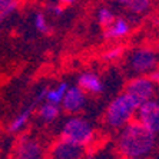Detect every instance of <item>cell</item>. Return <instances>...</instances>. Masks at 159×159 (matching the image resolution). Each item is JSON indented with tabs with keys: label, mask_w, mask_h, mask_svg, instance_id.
I'll use <instances>...</instances> for the list:
<instances>
[{
	"label": "cell",
	"mask_w": 159,
	"mask_h": 159,
	"mask_svg": "<svg viewBox=\"0 0 159 159\" xmlns=\"http://www.w3.org/2000/svg\"><path fill=\"white\" fill-rule=\"evenodd\" d=\"M96 17H98V23H99L103 29L109 26V25L116 19L115 15H113V11H112L109 7H100L99 10H98Z\"/></svg>",
	"instance_id": "cell-17"
},
{
	"label": "cell",
	"mask_w": 159,
	"mask_h": 159,
	"mask_svg": "<svg viewBox=\"0 0 159 159\" xmlns=\"http://www.w3.org/2000/svg\"><path fill=\"white\" fill-rule=\"evenodd\" d=\"M15 156L19 159H40L44 156V148L37 139L25 135L16 145Z\"/></svg>",
	"instance_id": "cell-9"
},
{
	"label": "cell",
	"mask_w": 159,
	"mask_h": 159,
	"mask_svg": "<svg viewBox=\"0 0 159 159\" xmlns=\"http://www.w3.org/2000/svg\"><path fill=\"white\" fill-rule=\"evenodd\" d=\"M139 105L141 103L126 90L119 93L118 96L113 98L106 106L103 116L106 126L113 130L122 129L123 126L135 119Z\"/></svg>",
	"instance_id": "cell-2"
},
{
	"label": "cell",
	"mask_w": 159,
	"mask_h": 159,
	"mask_svg": "<svg viewBox=\"0 0 159 159\" xmlns=\"http://www.w3.org/2000/svg\"><path fill=\"white\" fill-rule=\"evenodd\" d=\"M78 85L85 90L88 95L98 96L100 93H103L105 85L100 76L95 72H83L78 76Z\"/></svg>",
	"instance_id": "cell-10"
},
{
	"label": "cell",
	"mask_w": 159,
	"mask_h": 159,
	"mask_svg": "<svg viewBox=\"0 0 159 159\" xmlns=\"http://www.w3.org/2000/svg\"><path fill=\"white\" fill-rule=\"evenodd\" d=\"M36 103L33 102L30 106H27L26 109H23V111H20L17 115L13 118V120H11L7 126L9 132L10 133H19L26 128L27 123H29L30 119H32V115H33V106Z\"/></svg>",
	"instance_id": "cell-12"
},
{
	"label": "cell",
	"mask_w": 159,
	"mask_h": 159,
	"mask_svg": "<svg viewBox=\"0 0 159 159\" xmlns=\"http://www.w3.org/2000/svg\"><path fill=\"white\" fill-rule=\"evenodd\" d=\"M33 25H34V29L39 32V33H49L50 32V26H49V22H48V17L42 11H37L36 15L33 17Z\"/></svg>",
	"instance_id": "cell-16"
},
{
	"label": "cell",
	"mask_w": 159,
	"mask_h": 159,
	"mask_svg": "<svg viewBox=\"0 0 159 159\" xmlns=\"http://www.w3.org/2000/svg\"><path fill=\"white\" fill-rule=\"evenodd\" d=\"M62 4H72L75 2V0H59Z\"/></svg>",
	"instance_id": "cell-23"
},
{
	"label": "cell",
	"mask_w": 159,
	"mask_h": 159,
	"mask_svg": "<svg viewBox=\"0 0 159 159\" xmlns=\"http://www.w3.org/2000/svg\"><path fill=\"white\" fill-rule=\"evenodd\" d=\"M135 120L153 132L155 135H159V99L158 98H152L142 102L139 105L135 115Z\"/></svg>",
	"instance_id": "cell-6"
},
{
	"label": "cell",
	"mask_w": 159,
	"mask_h": 159,
	"mask_svg": "<svg viewBox=\"0 0 159 159\" xmlns=\"http://www.w3.org/2000/svg\"><path fill=\"white\" fill-rule=\"evenodd\" d=\"M126 65L135 76L151 75L159 65V56L149 48H136L128 55Z\"/></svg>",
	"instance_id": "cell-4"
},
{
	"label": "cell",
	"mask_w": 159,
	"mask_h": 159,
	"mask_svg": "<svg viewBox=\"0 0 159 159\" xmlns=\"http://www.w3.org/2000/svg\"><path fill=\"white\" fill-rule=\"evenodd\" d=\"M60 138L88 148L95 141V128L83 116L70 115L62 125Z\"/></svg>",
	"instance_id": "cell-3"
},
{
	"label": "cell",
	"mask_w": 159,
	"mask_h": 159,
	"mask_svg": "<svg viewBox=\"0 0 159 159\" xmlns=\"http://www.w3.org/2000/svg\"><path fill=\"white\" fill-rule=\"evenodd\" d=\"M130 32V25L126 19L116 17L113 22L107 27H105V37L107 40H113V39H120V37L128 36Z\"/></svg>",
	"instance_id": "cell-11"
},
{
	"label": "cell",
	"mask_w": 159,
	"mask_h": 159,
	"mask_svg": "<svg viewBox=\"0 0 159 159\" xmlns=\"http://www.w3.org/2000/svg\"><path fill=\"white\" fill-rule=\"evenodd\" d=\"M156 136L153 132L146 129L138 120H130L122 129L118 130L116 151L122 158L142 159L148 158L156 149Z\"/></svg>",
	"instance_id": "cell-1"
},
{
	"label": "cell",
	"mask_w": 159,
	"mask_h": 159,
	"mask_svg": "<svg viewBox=\"0 0 159 159\" xmlns=\"http://www.w3.org/2000/svg\"><path fill=\"white\" fill-rule=\"evenodd\" d=\"M149 76H151V79H152L153 82H155L156 85H159V69H158V67H156L155 70L152 72V73L149 75Z\"/></svg>",
	"instance_id": "cell-20"
},
{
	"label": "cell",
	"mask_w": 159,
	"mask_h": 159,
	"mask_svg": "<svg viewBox=\"0 0 159 159\" xmlns=\"http://www.w3.org/2000/svg\"><path fill=\"white\" fill-rule=\"evenodd\" d=\"M125 90L130 93L139 103H142L145 100L156 96V93L159 90V85H156L152 80L149 75H138L126 83Z\"/></svg>",
	"instance_id": "cell-5"
},
{
	"label": "cell",
	"mask_w": 159,
	"mask_h": 159,
	"mask_svg": "<svg viewBox=\"0 0 159 159\" xmlns=\"http://www.w3.org/2000/svg\"><path fill=\"white\" fill-rule=\"evenodd\" d=\"M115 2L119 4H122V6H126V4L129 3V0H115Z\"/></svg>",
	"instance_id": "cell-22"
},
{
	"label": "cell",
	"mask_w": 159,
	"mask_h": 159,
	"mask_svg": "<svg viewBox=\"0 0 159 159\" xmlns=\"http://www.w3.org/2000/svg\"><path fill=\"white\" fill-rule=\"evenodd\" d=\"M123 52H125V49H123L122 46H115V48L109 49V50H106V52L103 53V59L107 60V62L118 60L123 56Z\"/></svg>",
	"instance_id": "cell-19"
},
{
	"label": "cell",
	"mask_w": 159,
	"mask_h": 159,
	"mask_svg": "<svg viewBox=\"0 0 159 159\" xmlns=\"http://www.w3.org/2000/svg\"><path fill=\"white\" fill-rule=\"evenodd\" d=\"M130 13L135 15H142L145 11H148L151 7V0H129V3L125 6Z\"/></svg>",
	"instance_id": "cell-15"
},
{
	"label": "cell",
	"mask_w": 159,
	"mask_h": 159,
	"mask_svg": "<svg viewBox=\"0 0 159 159\" xmlns=\"http://www.w3.org/2000/svg\"><path fill=\"white\" fill-rule=\"evenodd\" d=\"M88 103V93L79 85L69 86L62 99L60 107L67 115H79Z\"/></svg>",
	"instance_id": "cell-7"
},
{
	"label": "cell",
	"mask_w": 159,
	"mask_h": 159,
	"mask_svg": "<svg viewBox=\"0 0 159 159\" xmlns=\"http://www.w3.org/2000/svg\"><path fill=\"white\" fill-rule=\"evenodd\" d=\"M67 88H69V85H67L66 82H60V83H57V86H55V88H52V89H48L46 99L44 100H46V102H50V103H55V105H60Z\"/></svg>",
	"instance_id": "cell-14"
},
{
	"label": "cell",
	"mask_w": 159,
	"mask_h": 159,
	"mask_svg": "<svg viewBox=\"0 0 159 159\" xmlns=\"http://www.w3.org/2000/svg\"><path fill=\"white\" fill-rule=\"evenodd\" d=\"M60 111H62L60 105H55V103H50V102L44 100L43 103L39 106L37 116H39V119L43 123L49 125V123H53L55 120H57V118L60 116Z\"/></svg>",
	"instance_id": "cell-13"
},
{
	"label": "cell",
	"mask_w": 159,
	"mask_h": 159,
	"mask_svg": "<svg viewBox=\"0 0 159 159\" xmlns=\"http://www.w3.org/2000/svg\"><path fill=\"white\" fill-rule=\"evenodd\" d=\"M50 11H52L53 15H57V16H59L60 13H62V7H60L59 4H56V6H52V7H50Z\"/></svg>",
	"instance_id": "cell-21"
},
{
	"label": "cell",
	"mask_w": 159,
	"mask_h": 159,
	"mask_svg": "<svg viewBox=\"0 0 159 159\" xmlns=\"http://www.w3.org/2000/svg\"><path fill=\"white\" fill-rule=\"evenodd\" d=\"M85 146H80L78 143H73V142L60 138L50 148L49 156L55 159H80L85 156Z\"/></svg>",
	"instance_id": "cell-8"
},
{
	"label": "cell",
	"mask_w": 159,
	"mask_h": 159,
	"mask_svg": "<svg viewBox=\"0 0 159 159\" xmlns=\"http://www.w3.org/2000/svg\"><path fill=\"white\" fill-rule=\"evenodd\" d=\"M17 7L16 0H0V20L9 17Z\"/></svg>",
	"instance_id": "cell-18"
}]
</instances>
